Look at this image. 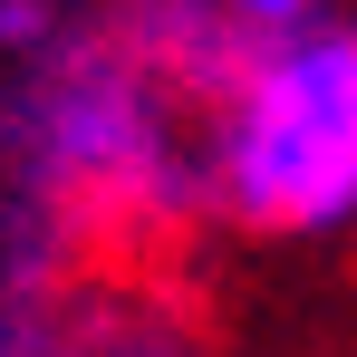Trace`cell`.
<instances>
[{
  "mask_svg": "<svg viewBox=\"0 0 357 357\" xmlns=\"http://www.w3.org/2000/svg\"><path fill=\"white\" fill-rule=\"evenodd\" d=\"M213 20H232V29H251V39H280V29H299L309 20V0H203Z\"/></svg>",
  "mask_w": 357,
  "mask_h": 357,
  "instance_id": "cell-3",
  "label": "cell"
},
{
  "mask_svg": "<svg viewBox=\"0 0 357 357\" xmlns=\"http://www.w3.org/2000/svg\"><path fill=\"white\" fill-rule=\"evenodd\" d=\"M49 174L77 193H135L155 174V126H145V68H77L49 97Z\"/></svg>",
  "mask_w": 357,
  "mask_h": 357,
  "instance_id": "cell-2",
  "label": "cell"
},
{
  "mask_svg": "<svg viewBox=\"0 0 357 357\" xmlns=\"http://www.w3.org/2000/svg\"><path fill=\"white\" fill-rule=\"evenodd\" d=\"M39 20H49V10H39V0H0V39H29V29H39Z\"/></svg>",
  "mask_w": 357,
  "mask_h": 357,
  "instance_id": "cell-4",
  "label": "cell"
},
{
  "mask_svg": "<svg viewBox=\"0 0 357 357\" xmlns=\"http://www.w3.org/2000/svg\"><path fill=\"white\" fill-rule=\"evenodd\" d=\"M213 193L251 232H319L357 213V20L251 39L213 97Z\"/></svg>",
  "mask_w": 357,
  "mask_h": 357,
  "instance_id": "cell-1",
  "label": "cell"
}]
</instances>
